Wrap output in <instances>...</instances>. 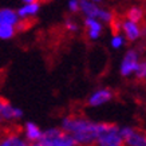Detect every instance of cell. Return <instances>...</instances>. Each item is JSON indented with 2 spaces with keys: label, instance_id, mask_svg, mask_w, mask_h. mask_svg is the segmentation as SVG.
Returning <instances> with one entry per match:
<instances>
[{
  "label": "cell",
  "instance_id": "cell-1",
  "mask_svg": "<svg viewBox=\"0 0 146 146\" xmlns=\"http://www.w3.org/2000/svg\"><path fill=\"white\" fill-rule=\"evenodd\" d=\"M105 122L90 119L83 115H64L59 127L66 134H68L76 146L94 145L99 137Z\"/></svg>",
  "mask_w": 146,
  "mask_h": 146
},
{
  "label": "cell",
  "instance_id": "cell-2",
  "mask_svg": "<svg viewBox=\"0 0 146 146\" xmlns=\"http://www.w3.org/2000/svg\"><path fill=\"white\" fill-rule=\"evenodd\" d=\"M30 146H76L72 138L66 134L59 126L47 127L43 130L40 141L31 143Z\"/></svg>",
  "mask_w": 146,
  "mask_h": 146
},
{
  "label": "cell",
  "instance_id": "cell-3",
  "mask_svg": "<svg viewBox=\"0 0 146 146\" xmlns=\"http://www.w3.org/2000/svg\"><path fill=\"white\" fill-rule=\"evenodd\" d=\"M79 12L83 15V18L97 19L103 24H113L115 22L113 11L102 8L101 5L89 1V0H79Z\"/></svg>",
  "mask_w": 146,
  "mask_h": 146
},
{
  "label": "cell",
  "instance_id": "cell-4",
  "mask_svg": "<svg viewBox=\"0 0 146 146\" xmlns=\"http://www.w3.org/2000/svg\"><path fill=\"white\" fill-rule=\"evenodd\" d=\"M94 146H123V139L121 135V127L115 123H107L102 129L99 137Z\"/></svg>",
  "mask_w": 146,
  "mask_h": 146
},
{
  "label": "cell",
  "instance_id": "cell-5",
  "mask_svg": "<svg viewBox=\"0 0 146 146\" xmlns=\"http://www.w3.org/2000/svg\"><path fill=\"white\" fill-rule=\"evenodd\" d=\"M141 62V56L135 48H129L126 52L123 54V56L121 59L119 63V74L123 78H130L134 76L135 71H137L138 66Z\"/></svg>",
  "mask_w": 146,
  "mask_h": 146
},
{
  "label": "cell",
  "instance_id": "cell-6",
  "mask_svg": "<svg viewBox=\"0 0 146 146\" xmlns=\"http://www.w3.org/2000/svg\"><path fill=\"white\" fill-rule=\"evenodd\" d=\"M113 24H114L115 31L121 32L127 42H137L138 39L142 38V34H141L142 27L138 23L123 19V20H119V22H114Z\"/></svg>",
  "mask_w": 146,
  "mask_h": 146
},
{
  "label": "cell",
  "instance_id": "cell-7",
  "mask_svg": "<svg viewBox=\"0 0 146 146\" xmlns=\"http://www.w3.org/2000/svg\"><path fill=\"white\" fill-rule=\"evenodd\" d=\"M121 135L123 146H146V131H142L133 126H122Z\"/></svg>",
  "mask_w": 146,
  "mask_h": 146
},
{
  "label": "cell",
  "instance_id": "cell-8",
  "mask_svg": "<svg viewBox=\"0 0 146 146\" xmlns=\"http://www.w3.org/2000/svg\"><path fill=\"white\" fill-rule=\"evenodd\" d=\"M114 99V91L110 87H98L87 97L86 105L89 107H102Z\"/></svg>",
  "mask_w": 146,
  "mask_h": 146
},
{
  "label": "cell",
  "instance_id": "cell-9",
  "mask_svg": "<svg viewBox=\"0 0 146 146\" xmlns=\"http://www.w3.org/2000/svg\"><path fill=\"white\" fill-rule=\"evenodd\" d=\"M24 113L20 107L12 105L11 102L1 99L0 103V118L3 122H16V121L22 119Z\"/></svg>",
  "mask_w": 146,
  "mask_h": 146
},
{
  "label": "cell",
  "instance_id": "cell-10",
  "mask_svg": "<svg viewBox=\"0 0 146 146\" xmlns=\"http://www.w3.org/2000/svg\"><path fill=\"white\" fill-rule=\"evenodd\" d=\"M20 134H22L23 138L31 145V143H35V142L40 141V138L43 135V129L40 127L36 122L26 121L22 126V133Z\"/></svg>",
  "mask_w": 146,
  "mask_h": 146
},
{
  "label": "cell",
  "instance_id": "cell-11",
  "mask_svg": "<svg viewBox=\"0 0 146 146\" xmlns=\"http://www.w3.org/2000/svg\"><path fill=\"white\" fill-rule=\"evenodd\" d=\"M83 27L86 30V35L90 40L101 39L102 34L105 31V24L93 18H83Z\"/></svg>",
  "mask_w": 146,
  "mask_h": 146
},
{
  "label": "cell",
  "instance_id": "cell-12",
  "mask_svg": "<svg viewBox=\"0 0 146 146\" xmlns=\"http://www.w3.org/2000/svg\"><path fill=\"white\" fill-rule=\"evenodd\" d=\"M39 11H40V3L36 1V3H31V4H23L20 8L16 9V13H18L20 20L31 22L32 19L39 13Z\"/></svg>",
  "mask_w": 146,
  "mask_h": 146
},
{
  "label": "cell",
  "instance_id": "cell-13",
  "mask_svg": "<svg viewBox=\"0 0 146 146\" xmlns=\"http://www.w3.org/2000/svg\"><path fill=\"white\" fill-rule=\"evenodd\" d=\"M20 19L16 11L12 8H0V26H8L18 28Z\"/></svg>",
  "mask_w": 146,
  "mask_h": 146
},
{
  "label": "cell",
  "instance_id": "cell-14",
  "mask_svg": "<svg viewBox=\"0 0 146 146\" xmlns=\"http://www.w3.org/2000/svg\"><path fill=\"white\" fill-rule=\"evenodd\" d=\"M0 146H30L20 133L12 131L0 137Z\"/></svg>",
  "mask_w": 146,
  "mask_h": 146
},
{
  "label": "cell",
  "instance_id": "cell-15",
  "mask_svg": "<svg viewBox=\"0 0 146 146\" xmlns=\"http://www.w3.org/2000/svg\"><path fill=\"white\" fill-rule=\"evenodd\" d=\"M143 16H145V12H143V9L141 7H137V5H134V7H130L127 9V12H126V19L127 20H131L134 23H139L143 20Z\"/></svg>",
  "mask_w": 146,
  "mask_h": 146
},
{
  "label": "cell",
  "instance_id": "cell-16",
  "mask_svg": "<svg viewBox=\"0 0 146 146\" xmlns=\"http://www.w3.org/2000/svg\"><path fill=\"white\" fill-rule=\"evenodd\" d=\"M126 42L127 40L125 39V36L118 31H114L111 34L110 36V40H109V43H110V47L113 50H121L125 46H126Z\"/></svg>",
  "mask_w": 146,
  "mask_h": 146
},
{
  "label": "cell",
  "instance_id": "cell-17",
  "mask_svg": "<svg viewBox=\"0 0 146 146\" xmlns=\"http://www.w3.org/2000/svg\"><path fill=\"white\" fill-rule=\"evenodd\" d=\"M16 28L15 27H8V26H0V40H11L16 35Z\"/></svg>",
  "mask_w": 146,
  "mask_h": 146
},
{
  "label": "cell",
  "instance_id": "cell-18",
  "mask_svg": "<svg viewBox=\"0 0 146 146\" xmlns=\"http://www.w3.org/2000/svg\"><path fill=\"white\" fill-rule=\"evenodd\" d=\"M79 24H78V22H75V19H66L64 20V30H66L67 32H70V34H75V32L79 31Z\"/></svg>",
  "mask_w": 146,
  "mask_h": 146
},
{
  "label": "cell",
  "instance_id": "cell-19",
  "mask_svg": "<svg viewBox=\"0 0 146 146\" xmlns=\"http://www.w3.org/2000/svg\"><path fill=\"white\" fill-rule=\"evenodd\" d=\"M134 76L139 80H146V60H141L139 62V66H138Z\"/></svg>",
  "mask_w": 146,
  "mask_h": 146
},
{
  "label": "cell",
  "instance_id": "cell-20",
  "mask_svg": "<svg viewBox=\"0 0 146 146\" xmlns=\"http://www.w3.org/2000/svg\"><path fill=\"white\" fill-rule=\"evenodd\" d=\"M67 8L71 13L79 12V0H68L67 1Z\"/></svg>",
  "mask_w": 146,
  "mask_h": 146
},
{
  "label": "cell",
  "instance_id": "cell-21",
  "mask_svg": "<svg viewBox=\"0 0 146 146\" xmlns=\"http://www.w3.org/2000/svg\"><path fill=\"white\" fill-rule=\"evenodd\" d=\"M23 4H31V3H36L38 0H22Z\"/></svg>",
  "mask_w": 146,
  "mask_h": 146
},
{
  "label": "cell",
  "instance_id": "cell-22",
  "mask_svg": "<svg viewBox=\"0 0 146 146\" xmlns=\"http://www.w3.org/2000/svg\"><path fill=\"white\" fill-rule=\"evenodd\" d=\"M89 1H93V3H95V4H98V3H101L102 0H89Z\"/></svg>",
  "mask_w": 146,
  "mask_h": 146
},
{
  "label": "cell",
  "instance_id": "cell-23",
  "mask_svg": "<svg viewBox=\"0 0 146 146\" xmlns=\"http://www.w3.org/2000/svg\"><path fill=\"white\" fill-rule=\"evenodd\" d=\"M1 122H3V121H1V118H0V123H1Z\"/></svg>",
  "mask_w": 146,
  "mask_h": 146
},
{
  "label": "cell",
  "instance_id": "cell-24",
  "mask_svg": "<svg viewBox=\"0 0 146 146\" xmlns=\"http://www.w3.org/2000/svg\"><path fill=\"white\" fill-rule=\"evenodd\" d=\"M0 103H1V98H0Z\"/></svg>",
  "mask_w": 146,
  "mask_h": 146
},
{
  "label": "cell",
  "instance_id": "cell-25",
  "mask_svg": "<svg viewBox=\"0 0 146 146\" xmlns=\"http://www.w3.org/2000/svg\"><path fill=\"white\" fill-rule=\"evenodd\" d=\"M87 146H94V145H87Z\"/></svg>",
  "mask_w": 146,
  "mask_h": 146
}]
</instances>
